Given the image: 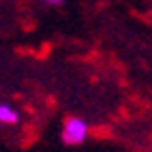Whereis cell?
Returning <instances> with one entry per match:
<instances>
[{
    "instance_id": "cell-2",
    "label": "cell",
    "mask_w": 152,
    "mask_h": 152,
    "mask_svg": "<svg viewBox=\"0 0 152 152\" xmlns=\"http://www.w3.org/2000/svg\"><path fill=\"white\" fill-rule=\"evenodd\" d=\"M19 121V112L13 110L9 104H0V123L4 125H15Z\"/></svg>"
},
{
    "instance_id": "cell-3",
    "label": "cell",
    "mask_w": 152,
    "mask_h": 152,
    "mask_svg": "<svg viewBox=\"0 0 152 152\" xmlns=\"http://www.w3.org/2000/svg\"><path fill=\"white\" fill-rule=\"evenodd\" d=\"M45 2H51V4H57V7H59V4H64V0H45Z\"/></svg>"
},
{
    "instance_id": "cell-1",
    "label": "cell",
    "mask_w": 152,
    "mask_h": 152,
    "mask_svg": "<svg viewBox=\"0 0 152 152\" xmlns=\"http://www.w3.org/2000/svg\"><path fill=\"white\" fill-rule=\"evenodd\" d=\"M87 133H89V127L85 121L76 118V116H70L66 118L64 123V131H61V140L64 144L68 146H76V144H83L87 140Z\"/></svg>"
}]
</instances>
